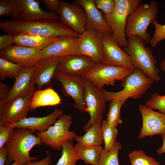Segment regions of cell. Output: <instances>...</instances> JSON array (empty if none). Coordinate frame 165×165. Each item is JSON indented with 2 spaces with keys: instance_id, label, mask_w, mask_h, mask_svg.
<instances>
[{
  "instance_id": "obj_42",
  "label": "cell",
  "mask_w": 165,
  "mask_h": 165,
  "mask_svg": "<svg viewBox=\"0 0 165 165\" xmlns=\"http://www.w3.org/2000/svg\"><path fill=\"white\" fill-rule=\"evenodd\" d=\"M51 156L48 155L46 157L39 161H30L24 165H49L51 164Z\"/></svg>"
},
{
  "instance_id": "obj_9",
  "label": "cell",
  "mask_w": 165,
  "mask_h": 165,
  "mask_svg": "<svg viewBox=\"0 0 165 165\" xmlns=\"http://www.w3.org/2000/svg\"><path fill=\"white\" fill-rule=\"evenodd\" d=\"M85 82V100L87 113L90 116L88 122L84 125L83 130L86 132L93 124H101L103 115L106 108L107 101L102 91L84 77Z\"/></svg>"
},
{
  "instance_id": "obj_14",
  "label": "cell",
  "mask_w": 165,
  "mask_h": 165,
  "mask_svg": "<svg viewBox=\"0 0 165 165\" xmlns=\"http://www.w3.org/2000/svg\"><path fill=\"white\" fill-rule=\"evenodd\" d=\"M0 56L25 68L35 66L43 58L41 50L15 45L0 50Z\"/></svg>"
},
{
  "instance_id": "obj_21",
  "label": "cell",
  "mask_w": 165,
  "mask_h": 165,
  "mask_svg": "<svg viewBox=\"0 0 165 165\" xmlns=\"http://www.w3.org/2000/svg\"><path fill=\"white\" fill-rule=\"evenodd\" d=\"M63 114V111L62 109L55 108L52 113L47 116L40 117H27L16 123L9 125L14 128H24L32 132L35 131L43 132L54 124L57 119Z\"/></svg>"
},
{
  "instance_id": "obj_5",
  "label": "cell",
  "mask_w": 165,
  "mask_h": 165,
  "mask_svg": "<svg viewBox=\"0 0 165 165\" xmlns=\"http://www.w3.org/2000/svg\"><path fill=\"white\" fill-rule=\"evenodd\" d=\"M141 2V0H116L113 11L108 14H103L104 18L112 30V36L122 48L128 43L125 34L127 18Z\"/></svg>"
},
{
  "instance_id": "obj_38",
  "label": "cell",
  "mask_w": 165,
  "mask_h": 165,
  "mask_svg": "<svg viewBox=\"0 0 165 165\" xmlns=\"http://www.w3.org/2000/svg\"><path fill=\"white\" fill-rule=\"evenodd\" d=\"M14 9L12 0H0V16L12 14Z\"/></svg>"
},
{
  "instance_id": "obj_11",
  "label": "cell",
  "mask_w": 165,
  "mask_h": 165,
  "mask_svg": "<svg viewBox=\"0 0 165 165\" xmlns=\"http://www.w3.org/2000/svg\"><path fill=\"white\" fill-rule=\"evenodd\" d=\"M14 9L11 20L33 21L49 19L60 20L56 13L42 10L38 2L35 0H12Z\"/></svg>"
},
{
  "instance_id": "obj_31",
  "label": "cell",
  "mask_w": 165,
  "mask_h": 165,
  "mask_svg": "<svg viewBox=\"0 0 165 165\" xmlns=\"http://www.w3.org/2000/svg\"><path fill=\"white\" fill-rule=\"evenodd\" d=\"M24 68L4 58H0V78H14L18 75Z\"/></svg>"
},
{
  "instance_id": "obj_46",
  "label": "cell",
  "mask_w": 165,
  "mask_h": 165,
  "mask_svg": "<svg viewBox=\"0 0 165 165\" xmlns=\"http://www.w3.org/2000/svg\"><path fill=\"white\" fill-rule=\"evenodd\" d=\"M11 165H20L16 161H14Z\"/></svg>"
},
{
  "instance_id": "obj_2",
  "label": "cell",
  "mask_w": 165,
  "mask_h": 165,
  "mask_svg": "<svg viewBox=\"0 0 165 165\" xmlns=\"http://www.w3.org/2000/svg\"><path fill=\"white\" fill-rule=\"evenodd\" d=\"M42 144L41 139L30 130L15 128L4 145L8 153L5 164L9 165L14 161L24 165L37 160L38 157L31 156L29 152L35 146Z\"/></svg>"
},
{
  "instance_id": "obj_19",
  "label": "cell",
  "mask_w": 165,
  "mask_h": 165,
  "mask_svg": "<svg viewBox=\"0 0 165 165\" xmlns=\"http://www.w3.org/2000/svg\"><path fill=\"white\" fill-rule=\"evenodd\" d=\"M60 57H43L35 65L31 82L37 86L38 90H41L42 87L50 82L53 77L59 63Z\"/></svg>"
},
{
  "instance_id": "obj_23",
  "label": "cell",
  "mask_w": 165,
  "mask_h": 165,
  "mask_svg": "<svg viewBox=\"0 0 165 165\" xmlns=\"http://www.w3.org/2000/svg\"><path fill=\"white\" fill-rule=\"evenodd\" d=\"M78 38L72 37L60 38L42 50L43 57L77 54Z\"/></svg>"
},
{
  "instance_id": "obj_32",
  "label": "cell",
  "mask_w": 165,
  "mask_h": 165,
  "mask_svg": "<svg viewBox=\"0 0 165 165\" xmlns=\"http://www.w3.org/2000/svg\"><path fill=\"white\" fill-rule=\"evenodd\" d=\"M130 165H162L141 150L132 151L128 155Z\"/></svg>"
},
{
  "instance_id": "obj_30",
  "label": "cell",
  "mask_w": 165,
  "mask_h": 165,
  "mask_svg": "<svg viewBox=\"0 0 165 165\" xmlns=\"http://www.w3.org/2000/svg\"><path fill=\"white\" fill-rule=\"evenodd\" d=\"M123 105L120 100H114L110 103L106 121L109 125L116 127L122 123L120 109Z\"/></svg>"
},
{
  "instance_id": "obj_29",
  "label": "cell",
  "mask_w": 165,
  "mask_h": 165,
  "mask_svg": "<svg viewBox=\"0 0 165 165\" xmlns=\"http://www.w3.org/2000/svg\"><path fill=\"white\" fill-rule=\"evenodd\" d=\"M101 130L103 142L104 149L109 151L111 150L116 145L118 131L116 127L111 126L103 120L101 124Z\"/></svg>"
},
{
  "instance_id": "obj_12",
  "label": "cell",
  "mask_w": 165,
  "mask_h": 165,
  "mask_svg": "<svg viewBox=\"0 0 165 165\" xmlns=\"http://www.w3.org/2000/svg\"><path fill=\"white\" fill-rule=\"evenodd\" d=\"M53 77L58 81L74 101V107L79 111L87 112L85 100L84 77L56 72Z\"/></svg>"
},
{
  "instance_id": "obj_8",
  "label": "cell",
  "mask_w": 165,
  "mask_h": 165,
  "mask_svg": "<svg viewBox=\"0 0 165 165\" xmlns=\"http://www.w3.org/2000/svg\"><path fill=\"white\" fill-rule=\"evenodd\" d=\"M134 69L120 66L97 63L85 77L102 90L105 85L114 86L116 80L123 81Z\"/></svg>"
},
{
  "instance_id": "obj_13",
  "label": "cell",
  "mask_w": 165,
  "mask_h": 165,
  "mask_svg": "<svg viewBox=\"0 0 165 165\" xmlns=\"http://www.w3.org/2000/svg\"><path fill=\"white\" fill-rule=\"evenodd\" d=\"M102 35L98 30H86L78 38L77 54L86 56L97 63H101L103 56Z\"/></svg>"
},
{
  "instance_id": "obj_36",
  "label": "cell",
  "mask_w": 165,
  "mask_h": 165,
  "mask_svg": "<svg viewBox=\"0 0 165 165\" xmlns=\"http://www.w3.org/2000/svg\"><path fill=\"white\" fill-rule=\"evenodd\" d=\"M94 3L104 14L107 15L112 13L116 6V0H93Z\"/></svg>"
},
{
  "instance_id": "obj_26",
  "label": "cell",
  "mask_w": 165,
  "mask_h": 165,
  "mask_svg": "<svg viewBox=\"0 0 165 165\" xmlns=\"http://www.w3.org/2000/svg\"><path fill=\"white\" fill-rule=\"evenodd\" d=\"M75 150L79 159L87 164L96 165L103 148L101 145H82L77 143Z\"/></svg>"
},
{
  "instance_id": "obj_20",
  "label": "cell",
  "mask_w": 165,
  "mask_h": 165,
  "mask_svg": "<svg viewBox=\"0 0 165 165\" xmlns=\"http://www.w3.org/2000/svg\"><path fill=\"white\" fill-rule=\"evenodd\" d=\"M74 3L81 6L85 11L87 23L85 30L94 29L103 34L112 35V31L95 5L93 0H75Z\"/></svg>"
},
{
  "instance_id": "obj_16",
  "label": "cell",
  "mask_w": 165,
  "mask_h": 165,
  "mask_svg": "<svg viewBox=\"0 0 165 165\" xmlns=\"http://www.w3.org/2000/svg\"><path fill=\"white\" fill-rule=\"evenodd\" d=\"M63 24L80 34L85 30L87 17L85 11L79 5L60 1L56 12Z\"/></svg>"
},
{
  "instance_id": "obj_44",
  "label": "cell",
  "mask_w": 165,
  "mask_h": 165,
  "mask_svg": "<svg viewBox=\"0 0 165 165\" xmlns=\"http://www.w3.org/2000/svg\"><path fill=\"white\" fill-rule=\"evenodd\" d=\"M163 139V144L161 146L156 150L159 155L165 153V132L161 134Z\"/></svg>"
},
{
  "instance_id": "obj_34",
  "label": "cell",
  "mask_w": 165,
  "mask_h": 165,
  "mask_svg": "<svg viewBox=\"0 0 165 165\" xmlns=\"http://www.w3.org/2000/svg\"><path fill=\"white\" fill-rule=\"evenodd\" d=\"M145 105L152 110H158L165 114V95H161L158 93H153L150 98L146 101Z\"/></svg>"
},
{
  "instance_id": "obj_39",
  "label": "cell",
  "mask_w": 165,
  "mask_h": 165,
  "mask_svg": "<svg viewBox=\"0 0 165 165\" xmlns=\"http://www.w3.org/2000/svg\"><path fill=\"white\" fill-rule=\"evenodd\" d=\"M13 35L9 33L0 36V50H1L12 45L11 40Z\"/></svg>"
},
{
  "instance_id": "obj_27",
  "label": "cell",
  "mask_w": 165,
  "mask_h": 165,
  "mask_svg": "<svg viewBox=\"0 0 165 165\" xmlns=\"http://www.w3.org/2000/svg\"><path fill=\"white\" fill-rule=\"evenodd\" d=\"M75 139L82 145H101L104 143L101 130V124H92L82 136H76Z\"/></svg>"
},
{
  "instance_id": "obj_7",
  "label": "cell",
  "mask_w": 165,
  "mask_h": 165,
  "mask_svg": "<svg viewBox=\"0 0 165 165\" xmlns=\"http://www.w3.org/2000/svg\"><path fill=\"white\" fill-rule=\"evenodd\" d=\"M72 122L71 116L63 114L53 126L45 131L37 132L36 135L41 139L42 144L53 149L60 150L64 144L77 136L75 132L69 130Z\"/></svg>"
},
{
  "instance_id": "obj_22",
  "label": "cell",
  "mask_w": 165,
  "mask_h": 165,
  "mask_svg": "<svg viewBox=\"0 0 165 165\" xmlns=\"http://www.w3.org/2000/svg\"><path fill=\"white\" fill-rule=\"evenodd\" d=\"M35 66L24 68L15 78L14 83L7 98L0 101V106L8 103L17 97L22 96L34 89L35 85L31 82Z\"/></svg>"
},
{
  "instance_id": "obj_41",
  "label": "cell",
  "mask_w": 165,
  "mask_h": 165,
  "mask_svg": "<svg viewBox=\"0 0 165 165\" xmlns=\"http://www.w3.org/2000/svg\"><path fill=\"white\" fill-rule=\"evenodd\" d=\"M10 90L6 84L0 82V101L5 100L7 97Z\"/></svg>"
},
{
  "instance_id": "obj_35",
  "label": "cell",
  "mask_w": 165,
  "mask_h": 165,
  "mask_svg": "<svg viewBox=\"0 0 165 165\" xmlns=\"http://www.w3.org/2000/svg\"><path fill=\"white\" fill-rule=\"evenodd\" d=\"M155 28V32L151 38L150 44L153 47H155L161 41L165 39V24L162 25L155 20L152 23Z\"/></svg>"
},
{
  "instance_id": "obj_15",
  "label": "cell",
  "mask_w": 165,
  "mask_h": 165,
  "mask_svg": "<svg viewBox=\"0 0 165 165\" xmlns=\"http://www.w3.org/2000/svg\"><path fill=\"white\" fill-rule=\"evenodd\" d=\"M103 59L101 63L134 69L129 55L119 46L112 35L103 34Z\"/></svg>"
},
{
  "instance_id": "obj_37",
  "label": "cell",
  "mask_w": 165,
  "mask_h": 165,
  "mask_svg": "<svg viewBox=\"0 0 165 165\" xmlns=\"http://www.w3.org/2000/svg\"><path fill=\"white\" fill-rule=\"evenodd\" d=\"M14 129L9 125L0 126V148L4 146L8 141Z\"/></svg>"
},
{
  "instance_id": "obj_43",
  "label": "cell",
  "mask_w": 165,
  "mask_h": 165,
  "mask_svg": "<svg viewBox=\"0 0 165 165\" xmlns=\"http://www.w3.org/2000/svg\"><path fill=\"white\" fill-rule=\"evenodd\" d=\"M8 156V153L5 146L0 148V165H4Z\"/></svg>"
},
{
  "instance_id": "obj_45",
  "label": "cell",
  "mask_w": 165,
  "mask_h": 165,
  "mask_svg": "<svg viewBox=\"0 0 165 165\" xmlns=\"http://www.w3.org/2000/svg\"><path fill=\"white\" fill-rule=\"evenodd\" d=\"M160 67L161 70L165 72V59L163 60L160 63Z\"/></svg>"
},
{
  "instance_id": "obj_40",
  "label": "cell",
  "mask_w": 165,
  "mask_h": 165,
  "mask_svg": "<svg viewBox=\"0 0 165 165\" xmlns=\"http://www.w3.org/2000/svg\"><path fill=\"white\" fill-rule=\"evenodd\" d=\"M44 3L50 10V12L56 13L60 5V1L58 0H42Z\"/></svg>"
},
{
  "instance_id": "obj_6",
  "label": "cell",
  "mask_w": 165,
  "mask_h": 165,
  "mask_svg": "<svg viewBox=\"0 0 165 165\" xmlns=\"http://www.w3.org/2000/svg\"><path fill=\"white\" fill-rule=\"evenodd\" d=\"M154 81L140 70L135 68L122 81L123 89L118 92L108 91L102 89L107 101L114 100L121 101L124 104L129 98L136 99L145 94Z\"/></svg>"
},
{
  "instance_id": "obj_4",
  "label": "cell",
  "mask_w": 165,
  "mask_h": 165,
  "mask_svg": "<svg viewBox=\"0 0 165 165\" xmlns=\"http://www.w3.org/2000/svg\"><path fill=\"white\" fill-rule=\"evenodd\" d=\"M158 6L152 0L149 3H142L127 17L125 28L127 37L137 36L145 43H150L151 38L147 31L148 26L156 20L158 16Z\"/></svg>"
},
{
  "instance_id": "obj_3",
  "label": "cell",
  "mask_w": 165,
  "mask_h": 165,
  "mask_svg": "<svg viewBox=\"0 0 165 165\" xmlns=\"http://www.w3.org/2000/svg\"><path fill=\"white\" fill-rule=\"evenodd\" d=\"M127 39L128 43L123 49L130 56L134 68L141 70L154 81H159L160 70L156 66L157 61L151 49L145 46L143 40L138 36L127 37Z\"/></svg>"
},
{
  "instance_id": "obj_18",
  "label": "cell",
  "mask_w": 165,
  "mask_h": 165,
  "mask_svg": "<svg viewBox=\"0 0 165 165\" xmlns=\"http://www.w3.org/2000/svg\"><path fill=\"white\" fill-rule=\"evenodd\" d=\"M138 109L142 120L139 139L165 132V114L155 112L142 105H139Z\"/></svg>"
},
{
  "instance_id": "obj_28",
  "label": "cell",
  "mask_w": 165,
  "mask_h": 165,
  "mask_svg": "<svg viewBox=\"0 0 165 165\" xmlns=\"http://www.w3.org/2000/svg\"><path fill=\"white\" fill-rule=\"evenodd\" d=\"M62 148L61 156L54 165H76L79 159L75 150L72 140L64 144Z\"/></svg>"
},
{
  "instance_id": "obj_1",
  "label": "cell",
  "mask_w": 165,
  "mask_h": 165,
  "mask_svg": "<svg viewBox=\"0 0 165 165\" xmlns=\"http://www.w3.org/2000/svg\"><path fill=\"white\" fill-rule=\"evenodd\" d=\"M3 31L12 35H29L43 37L79 38L76 32L60 20L49 19L33 21L8 20L0 22Z\"/></svg>"
},
{
  "instance_id": "obj_25",
  "label": "cell",
  "mask_w": 165,
  "mask_h": 165,
  "mask_svg": "<svg viewBox=\"0 0 165 165\" xmlns=\"http://www.w3.org/2000/svg\"><path fill=\"white\" fill-rule=\"evenodd\" d=\"M61 99L53 88L49 87L34 91L31 99L30 110L46 106H53L61 104Z\"/></svg>"
},
{
  "instance_id": "obj_10",
  "label": "cell",
  "mask_w": 165,
  "mask_h": 165,
  "mask_svg": "<svg viewBox=\"0 0 165 165\" xmlns=\"http://www.w3.org/2000/svg\"><path fill=\"white\" fill-rule=\"evenodd\" d=\"M33 89L9 102L0 106V126L10 125L27 117L30 110Z\"/></svg>"
},
{
  "instance_id": "obj_33",
  "label": "cell",
  "mask_w": 165,
  "mask_h": 165,
  "mask_svg": "<svg viewBox=\"0 0 165 165\" xmlns=\"http://www.w3.org/2000/svg\"><path fill=\"white\" fill-rule=\"evenodd\" d=\"M121 148L120 143L117 142L110 151H107L103 149L96 165H119L118 154Z\"/></svg>"
},
{
  "instance_id": "obj_24",
  "label": "cell",
  "mask_w": 165,
  "mask_h": 165,
  "mask_svg": "<svg viewBox=\"0 0 165 165\" xmlns=\"http://www.w3.org/2000/svg\"><path fill=\"white\" fill-rule=\"evenodd\" d=\"M60 38L29 35H13L11 43L12 45L42 50Z\"/></svg>"
},
{
  "instance_id": "obj_17",
  "label": "cell",
  "mask_w": 165,
  "mask_h": 165,
  "mask_svg": "<svg viewBox=\"0 0 165 165\" xmlns=\"http://www.w3.org/2000/svg\"><path fill=\"white\" fill-rule=\"evenodd\" d=\"M90 57L73 54L60 57L56 72L84 77L97 64Z\"/></svg>"
}]
</instances>
